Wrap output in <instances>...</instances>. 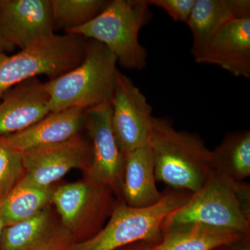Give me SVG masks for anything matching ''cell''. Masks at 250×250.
<instances>
[{"mask_svg": "<svg viewBox=\"0 0 250 250\" xmlns=\"http://www.w3.org/2000/svg\"><path fill=\"white\" fill-rule=\"evenodd\" d=\"M212 167L217 173L235 182L250 176V131H235L225 136L211 151Z\"/></svg>", "mask_w": 250, "mask_h": 250, "instance_id": "cell-19", "label": "cell"}, {"mask_svg": "<svg viewBox=\"0 0 250 250\" xmlns=\"http://www.w3.org/2000/svg\"><path fill=\"white\" fill-rule=\"evenodd\" d=\"M111 126L124 155L149 144L152 108L131 79L118 70L111 100Z\"/></svg>", "mask_w": 250, "mask_h": 250, "instance_id": "cell-8", "label": "cell"}, {"mask_svg": "<svg viewBox=\"0 0 250 250\" xmlns=\"http://www.w3.org/2000/svg\"><path fill=\"white\" fill-rule=\"evenodd\" d=\"M231 181L237 200L243 213L250 220V187L245 182Z\"/></svg>", "mask_w": 250, "mask_h": 250, "instance_id": "cell-24", "label": "cell"}, {"mask_svg": "<svg viewBox=\"0 0 250 250\" xmlns=\"http://www.w3.org/2000/svg\"><path fill=\"white\" fill-rule=\"evenodd\" d=\"M221 250H250V234L246 235L228 246L223 247Z\"/></svg>", "mask_w": 250, "mask_h": 250, "instance_id": "cell-25", "label": "cell"}, {"mask_svg": "<svg viewBox=\"0 0 250 250\" xmlns=\"http://www.w3.org/2000/svg\"><path fill=\"white\" fill-rule=\"evenodd\" d=\"M238 19L233 0H196L187 23L192 36L191 54L197 62L210 41L227 23Z\"/></svg>", "mask_w": 250, "mask_h": 250, "instance_id": "cell-18", "label": "cell"}, {"mask_svg": "<svg viewBox=\"0 0 250 250\" xmlns=\"http://www.w3.org/2000/svg\"><path fill=\"white\" fill-rule=\"evenodd\" d=\"M155 245V243L149 242H137L115 250H154Z\"/></svg>", "mask_w": 250, "mask_h": 250, "instance_id": "cell-26", "label": "cell"}, {"mask_svg": "<svg viewBox=\"0 0 250 250\" xmlns=\"http://www.w3.org/2000/svg\"><path fill=\"white\" fill-rule=\"evenodd\" d=\"M199 223L250 234V220L243 213L229 179L212 170L187 203L166 217L162 226Z\"/></svg>", "mask_w": 250, "mask_h": 250, "instance_id": "cell-6", "label": "cell"}, {"mask_svg": "<svg viewBox=\"0 0 250 250\" xmlns=\"http://www.w3.org/2000/svg\"><path fill=\"white\" fill-rule=\"evenodd\" d=\"M51 0H0V32L21 49L54 34Z\"/></svg>", "mask_w": 250, "mask_h": 250, "instance_id": "cell-11", "label": "cell"}, {"mask_svg": "<svg viewBox=\"0 0 250 250\" xmlns=\"http://www.w3.org/2000/svg\"><path fill=\"white\" fill-rule=\"evenodd\" d=\"M154 156L150 145L125 155L123 201L129 207L145 208L158 203L164 192L156 187Z\"/></svg>", "mask_w": 250, "mask_h": 250, "instance_id": "cell-16", "label": "cell"}, {"mask_svg": "<svg viewBox=\"0 0 250 250\" xmlns=\"http://www.w3.org/2000/svg\"><path fill=\"white\" fill-rule=\"evenodd\" d=\"M196 0H147L149 6L164 9L176 22L187 24Z\"/></svg>", "mask_w": 250, "mask_h": 250, "instance_id": "cell-23", "label": "cell"}, {"mask_svg": "<svg viewBox=\"0 0 250 250\" xmlns=\"http://www.w3.org/2000/svg\"><path fill=\"white\" fill-rule=\"evenodd\" d=\"M113 195L110 188L85 179L55 189L52 203L62 225L80 243L103 229L116 204Z\"/></svg>", "mask_w": 250, "mask_h": 250, "instance_id": "cell-7", "label": "cell"}, {"mask_svg": "<svg viewBox=\"0 0 250 250\" xmlns=\"http://www.w3.org/2000/svg\"><path fill=\"white\" fill-rule=\"evenodd\" d=\"M85 110L72 107L51 112L36 124L16 134L1 136L3 142L21 153L71 139L83 126Z\"/></svg>", "mask_w": 250, "mask_h": 250, "instance_id": "cell-15", "label": "cell"}, {"mask_svg": "<svg viewBox=\"0 0 250 250\" xmlns=\"http://www.w3.org/2000/svg\"><path fill=\"white\" fill-rule=\"evenodd\" d=\"M149 145L156 182L194 193L213 170L211 150L197 134L174 129L170 120L153 118Z\"/></svg>", "mask_w": 250, "mask_h": 250, "instance_id": "cell-1", "label": "cell"}, {"mask_svg": "<svg viewBox=\"0 0 250 250\" xmlns=\"http://www.w3.org/2000/svg\"><path fill=\"white\" fill-rule=\"evenodd\" d=\"M117 59L106 45L87 39L84 58L65 75L46 82L51 111L72 107L88 110L111 103L117 74Z\"/></svg>", "mask_w": 250, "mask_h": 250, "instance_id": "cell-2", "label": "cell"}, {"mask_svg": "<svg viewBox=\"0 0 250 250\" xmlns=\"http://www.w3.org/2000/svg\"><path fill=\"white\" fill-rule=\"evenodd\" d=\"M22 156L25 174L20 182L50 187L72 169L88 171L92 161V145L79 133L63 142L34 148L22 153Z\"/></svg>", "mask_w": 250, "mask_h": 250, "instance_id": "cell-10", "label": "cell"}, {"mask_svg": "<svg viewBox=\"0 0 250 250\" xmlns=\"http://www.w3.org/2000/svg\"><path fill=\"white\" fill-rule=\"evenodd\" d=\"M149 6L147 0H113L93 21L67 34L102 42L122 67L141 70L147 64V52L139 36L147 22Z\"/></svg>", "mask_w": 250, "mask_h": 250, "instance_id": "cell-5", "label": "cell"}, {"mask_svg": "<svg viewBox=\"0 0 250 250\" xmlns=\"http://www.w3.org/2000/svg\"><path fill=\"white\" fill-rule=\"evenodd\" d=\"M246 235L229 229L199 223L174 224L161 228V240L154 250H215Z\"/></svg>", "mask_w": 250, "mask_h": 250, "instance_id": "cell-17", "label": "cell"}, {"mask_svg": "<svg viewBox=\"0 0 250 250\" xmlns=\"http://www.w3.org/2000/svg\"><path fill=\"white\" fill-rule=\"evenodd\" d=\"M4 221H3L2 218H1V215H0V239H1V233H2L3 229H4Z\"/></svg>", "mask_w": 250, "mask_h": 250, "instance_id": "cell-28", "label": "cell"}, {"mask_svg": "<svg viewBox=\"0 0 250 250\" xmlns=\"http://www.w3.org/2000/svg\"><path fill=\"white\" fill-rule=\"evenodd\" d=\"M15 46L8 42L0 32V54L6 53L14 50Z\"/></svg>", "mask_w": 250, "mask_h": 250, "instance_id": "cell-27", "label": "cell"}, {"mask_svg": "<svg viewBox=\"0 0 250 250\" xmlns=\"http://www.w3.org/2000/svg\"><path fill=\"white\" fill-rule=\"evenodd\" d=\"M106 0H51L54 31L65 34L85 25L106 9Z\"/></svg>", "mask_w": 250, "mask_h": 250, "instance_id": "cell-21", "label": "cell"}, {"mask_svg": "<svg viewBox=\"0 0 250 250\" xmlns=\"http://www.w3.org/2000/svg\"><path fill=\"white\" fill-rule=\"evenodd\" d=\"M51 112L45 83L34 78L15 85L0 101V137L27 129Z\"/></svg>", "mask_w": 250, "mask_h": 250, "instance_id": "cell-13", "label": "cell"}, {"mask_svg": "<svg viewBox=\"0 0 250 250\" xmlns=\"http://www.w3.org/2000/svg\"><path fill=\"white\" fill-rule=\"evenodd\" d=\"M197 62L218 65L236 77H250V18L233 19L215 34Z\"/></svg>", "mask_w": 250, "mask_h": 250, "instance_id": "cell-14", "label": "cell"}, {"mask_svg": "<svg viewBox=\"0 0 250 250\" xmlns=\"http://www.w3.org/2000/svg\"><path fill=\"white\" fill-rule=\"evenodd\" d=\"M75 243L48 205L32 218L5 227L0 250H70Z\"/></svg>", "mask_w": 250, "mask_h": 250, "instance_id": "cell-12", "label": "cell"}, {"mask_svg": "<svg viewBox=\"0 0 250 250\" xmlns=\"http://www.w3.org/2000/svg\"><path fill=\"white\" fill-rule=\"evenodd\" d=\"M1 197H0V200H1Z\"/></svg>", "mask_w": 250, "mask_h": 250, "instance_id": "cell-30", "label": "cell"}, {"mask_svg": "<svg viewBox=\"0 0 250 250\" xmlns=\"http://www.w3.org/2000/svg\"><path fill=\"white\" fill-rule=\"evenodd\" d=\"M111 113V103L84 111L83 126L92 145V161L86 179L110 188L119 201H123L125 155L113 134Z\"/></svg>", "mask_w": 250, "mask_h": 250, "instance_id": "cell-9", "label": "cell"}, {"mask_svg": "<svg viewBox=\"0 0 250 250\" xmlns=\"http://www.w3.org/2000/svg\"><path fill=\"white\" fill-rule=\"evenodd\" d=\"M55 189L20 182L0 200V215L5 227L21 223L38 214L49 204Z\"/></svg>", "mask_w": 250, "mask_h": 250, "instance_id": "cell-20", "label": "cell"}, {"mask_svg": "<svg viewBox=\"0 0 250 250\" xmlns=\"http://www.w3.org/2000/svg\"><path fill=\"white\" fill-rule=\"evenodd\" d=\"M221 249H222V248H219V249H218V250H221Z\"/></svg>", "mask_w": 250, "mask_h": 250, "instance_id": "cell-29", "label": "cell"}, {"mask_svg": "<svg viewBox=\"0 0 250 250\" xmlns=\"http://www.w3.org/2000/svg\"><path fill=\"white\" fill-rule=\"evenodd\" d=\"M191 195L167 189L160 201L145 208L117 202L105 227L89 239L74 244L70 250H115L141 241L157 244L166 217L187 203Z\"/></svg>", "mask_w": 250, "mask_h": 250, "instance_id": "cell-3", "label": "cell"}, {"mask_svg": "<svg viewBox=\"0 0 250 250\" xmlns=\"http://www.w3.org/2000/svg\"><path fill=\"white\" fill-rule=\"evenodd\" d=\"M22 153L6 146L0 138V197H4L24 177Z\"/></svg>", "mask_w": 250, "mask_h": 250, "instance_id": "cell-22", "label": "cell"}, {"mask_svg": "<svg viewBox=\"0 0 250 250\" xmlns=\"http://www.w3.org/2000/svg\"><path fill=\"white\" fill-rule=\"evenodd\" d=\"M87 39L75 34L53 35L34 41L13 56L0 54V101L8 90L46 75L54 80L82 62Z\"/></svg>", "mask_w": 250, "mask_h": 250, "instance_id": "cell-4", "label": "cell"}]
</instances>
